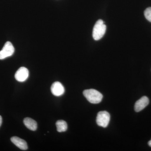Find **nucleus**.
<instances>
[{
    "mask_svg": "<svg viewBox=\"0 0 151 151\" xmlns=\"http://www.w3.org/2000/svg\"><path fill=\"white\" fill-rule=\"evenodd\" d=\"M57 130L59 132H65L67 129V124L63 120H58L56 123Z\"/></svg>",
    "mask_w": 151,
    "mask_h": 151,
    "instance_id": "10",
    "label": "nucleus"
},
{
    "mask_svg": "<svg viewBox=\"0 0 151 151\" xmlns=\"http://www.w3.org/2000/svg\"><path fill=\"white\" fill-rule=\"evenodd\" d=\"M149 99L146 96H143L137 101L135 104L134 109L136 112H140L145 108L149 104Z\"/></svg>",
    "mask_w": 151,
    "mask_h": 151,
    "instance_id": "7",
    "label": "nucleus"
},
{
    "mask_svg": "<svg viewBox=\"0 0 151 151\" xmlns=\"http://www.w3.org/2000/svg\"><path fill=\"white\" fill-rule=\"evenodd\" d=\"M29 75V72L27 68L22 67L17 70L15 74V78L19 82H24L27 79Z\"/></svg>",
    "mask_w": 151,
    "mask_h": 151,
    "instance_id": "5",
    "label": "nucleus"
},
{
    "mask_svg": "<svg viewBox=\"0 0 151 151\" xmlns=\"http://www.w3.org/2000/svg\"><path fill=\"white\" fill-rule=\"evenodd\" d=\"M2 123V118L1 116H0V127Z\"/></svg>",
    "mask_w": 151,
    "mask_h": 151,
    "instance_id": "12",
    "label": "nucleus"
},
{
    "mask_svg": "<svg viewBox=\"0 0 151 151\" xmlns=\"http://www.w3.org/2000/svg\"><path fill=\"white\" fill-rule=\"evenodd\" d=\"M24 124L27 128L31 131H35L37 129V123L31 118H25L24 120Z\"/></svg>",
    "mask_w": 151,
    "mask_h": 151,
    "instance_id": "9",
    "label": "nucleus"
},
{
    "mask_svg": "<svg viewBox=\"0 0 151 151\" xmlns=\"http://www.w3.org/2000/svg\"><path fill=\"white\" fill-rule=\"evenodd\" d=\"M106 26L103 20L99 19L96 22L93 28L92 36L94 40L101 39L105 35Z\"/></svg>",
    "mask_w": 151,
    "mask_h": 151,
    "instance_id": "2",
    "label": "nucleus"
},
{
    "mask_svg": "<svg viewBox=\"0 0 151 151\" xmlns=\"http://www.w3.org/2000/svg\"><path fill=\"white\" fill-rule=\"evenodd\" d=\"M52 93L55 96H60L64 94L65 92L64 86L58 81H55L51 86Z\"/></svg>",
    "mask_w": 151,
    "mask_h": 151,
    "instance_id": "6",
    "label": "nucleus"
},
{
    "mask_svg": "<svg viewBox=\"0 0 151 151\" xmlns=\"http://www.w3.org/2000/svg\"><path fill=\"white\" fill-rule=\"evenodd\" d=\"M14 48L10 42H7L0 51V59L3 60L12 56L14 52Z\"/></svg>",
    "mask_w": 151,
    "mask_h": 151,
    "instance_id": "4",
    "label": "nucleus"
},
{
    "mask_svg": "<svg viewBox=\"0 0 151 151\" xmlns=\"http://www.w3.org/2000/svg\"><path fill=\"white\" fill-rule=\"evenodd\" d=\"M148 145L150 147H151V140L148 142Z\"/></svg>",
    "mask_w": 151,
    "mask_h": 151,
    "instance_id": "13",
    "label": "nucleus"
},
{
    "mask_svg": "<svg viewBox=\"0 0 151 151\" xmlns=\"http://www.w3.org/2000/svg\"><path fill=\"white\" fill-rule=\"evenodd\" d=\"M12 142L21 150H26L28 149L27 143L24 140L17 137H13L11 138Z\"/></svg>",
    "mask_w": 151,
    "mask_h": 151,
    "instance_id": "8",
    "label": "nucleus"
},
{
    "mask_svg": "<svg viewBox=\"0 0 151 151\" xmlns=\"http://www.w3.org/2000/svg\"><path fill=\"white\" fill-rule=\"evenodd\" d=\"M83 94L90 103L97 104L103 99V94L94 89H86L83 92Z\"/></svg>",
    "mask_w": 151,
    "mask_h": 151,
    "instance_id": "1",
    "label": "nucleus"
},
{
    "mask_svg": "<svg viewBox=\"0 0 151 151\" xmlns=\"http://www.w3.org/2000/svg\"><path fill=\"white\" fill-rule=\"evenodd\" d=\"M110 115L107 111H100L97 114L96 122L98 126L106 128L110 121Z\"/></svg>",
    "mask_w": 151,
    "mask_h": 151,
    "instance_id": "3",
    "label": "nucleus"
},
{
    "mask_svg": "<svg viewBox=\"0 0 151 151\" xmlns=\"http://www.w3.org/2000/svg\"><path fill=\"white\" fill-rule=\"evenodd\" d=\"M146 19L151 22V7L147 8L144 12Z\"/></svg>",
    "mask_w": 151,
    "mask_h": 151,
    "instance_id": "11",
    "label": "nucleus"
}]
</instances>
